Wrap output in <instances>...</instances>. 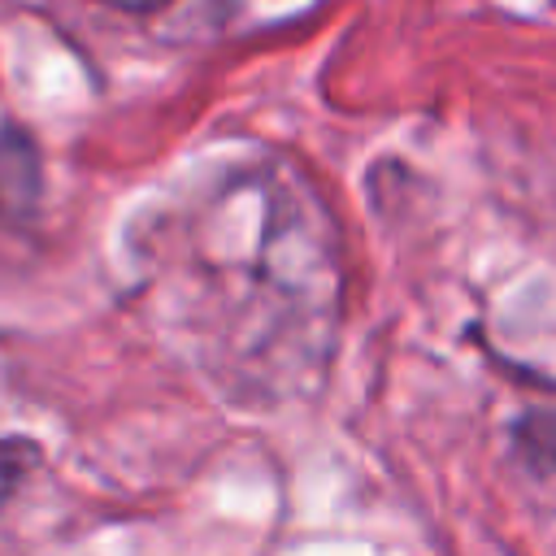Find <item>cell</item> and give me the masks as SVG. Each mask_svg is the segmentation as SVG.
Masks as SVG:
<instances>
[{
	"label": "cell",
	"instance_id": "cell-1",
	"mask_svg": "<svg viewBox=\"0 0 556 556\" xmlns=\"http://www.w3.org/2000/svg\"><path fill=\"white\" fill-rule=\"evenodd\" d=\"M104 4H117V9H130V13H152V9H161L169 0H104Z\"/></svg>",
	"mask_w": 556,
	"mask_h": 556
}]
</instances>
